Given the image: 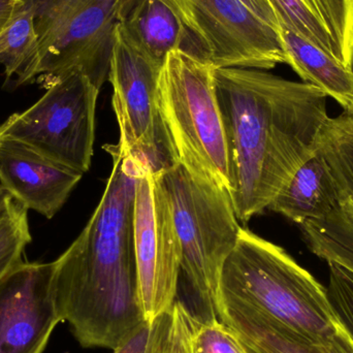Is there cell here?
<instances>
[{"label": "cell", "mask_w": 353, "mask_h": 353, "mask_svg": "<svg viewBox=\"0 0 353 353\" xmlns=\"http://www.w3.org/2000/svg\"><path fill=\"white\" fill-rule=\"evenodd\" d=\"M150 332V321H143L113 350L114 353H146Z\"/></svg>", "instance_id": "24"}, {"label": "cell", "mask_w": 353, "mask_h": 353, "mask_svg": "<svg viewBox=\"0 0 353 353\" xmlns=\"http://www.w3.org/2000/svg\"><path fill=\"white\" fill-rule=\"evenodd\" d=\"M113 169L80 236L55 263L54 292L62 321L86 348L115 350L145 321L134 242L137 178L145 167L107 147Z\"/></svg>", "instance_id": "2"}, {"label": "cell", "mask_w": 353, "mask_h": 353, "mask_svg": "<svg viewBox=\"0 0 353 353\" xmlns=\"http://www.w3.org/2000/svg\"><path fill=\"white\" fill-rule=\"evenodd\" d=\"M215 88L228 141L232 205L239 221L268 210L317 149L327 97L313 85L267 70L221 68Z\"/></svg>", "instance_id": "1"}, {"label": "cell", "mask_w": 353, "mask_h": 353, "mask_svg": "<svg viewBox=\"0 0 353 353\" xmlns=\"http://www.w3.org/2000/svg\"><path fill=\"white\" fill-rule=\"evenodd\" d=\"M188 37L187 54L214 68L269 70L286 64L280 30L239 0H163Z\"/></svg>", "instance_id": "8"}, {"label": "cell", "mask_w": 353, "mask_h": 353, "mask_svg": "<svg viewBox=\"0 0 353 353\" xmlns=\"http://www.w3.org/2000/svg\"><path fill=\"white\" fill-rule=\"evenodd\" d=\"M28 210L18 201L0 217V279L22 263L23 253L31 242Z\"/></svg>", "instance_id": "21"}, {"label": "cell", "mask_w": 353, "mask_h": 353, "mask_svg": "<svg viewBox=\"0 0 353 353\" xmlns=\"http://www.w3.org/2000/svg\"><path fill=\"white\" fill-rule=\"evenodd\" d=\"M215 70L180 50L171 52L159 74V108L176 163L230 194V154Z\"/></svg>", "instance_id": "5"}, {"label": "cell", "mask_w": 353, "mask_h": 353, "mask_svg": "<svg viewBox=\"0 0 353 353\" xmlns=\"http://www.w3.org/2000/svg\"><path fill=\"white\" fill-rule=\"evenodd\" d=\"M217 313L249 353H353V339L345 329L330 339L311 340L223 296H219Z\"/></svg>", "instance_id": "13"}, {"label": "cell", "mask_w": 353, "mask_h": 353, "mask_svg": "<svg viewBox=\"0 0 353 353\" xmlns=\"http://www.w3.org/2000/svg\"><path fill=\"white\" fill-rule=\"evenodd\" d=\"M317 147L329 163L339 199L353 196V116L343 112L329 118L317 139Z\"/></svg>", "instance_id": "19"}, {"label": "cell", "mask_w": 353, "mask_h": 353, "mask_svg": "<svg viewBox=\"0 0 353 353\" xmlns=\"http://www.w3.org/2000/svg\"><path fill=\"white\" fill-rule=\"evenodd\" d=\"M22 0H0V34L14 18Z\"/></svg>", "instance_id": "27"}, {"label": "cell", "mask_w": 353, "mask_h": 353, "mask_svg": "<svg viewBox=\"0 0 353 353\" xmlns=\"http://www.w3.org/2000/svg\"><path fill=\"white\" fill-rule=\"evenodd\" d=\"M134 242L139 301L145 321L152 323L175 304L182 251L159 173L148 168L137 178Z\"/></svg>", "instance_id": "10"}, {"label": "cell", "mask_w": 353, "mask_h": 353, "mask_svg": "<svg viewBox=\"0 0 353 353\" xmlns=\"http://www.w3.org/2000/svg\"><path fill=\"white\" fill-rule=\"evenodd\" d=\"M119 24L137 49L161 68L171 52L188 51L184 27L163 0H128Z\"/></svg>", "instance_id": "16"}, {"label": "cell", "mask_w": 353, "mask_h": 353, "mask_svg": "<svg viewBox=\"0 0 353 353\" xmlns=\"http://www.w3.org/2000/svg\"><path fill=\"white\" fill-rule=\"evenodd\" d=\"M197 321L196 314L176 301L169 311L151 323L146 353H193Z\"/></svg>", "instance_id": "20"}, {"label": "cell", "mask_w": 353, "mask_h": 353, "mask_svg": "<svg viewBox=\"0 0 353 353\" xmlns=\"http://www.w3.org/2000/svg\"><path fill=\"white\" fill-rule=\"evenodd\" d=\"M193 353H249L236 334L219 319L197 321Z\"/></svg>", "instance_id": "22"}, {"label": "cell", "mask_w": 353, "mask_h": 353, "mask_svg": "<svg viewBox=\"0 0 353 353\" xmlns=\"http://www.w3.org/2000/svg\"><path fill=\"white\" fill-rule=\"evenodd\" d=\"M101 89L82 72H72L46 88L28 109L0 125V139L17 141L84 175L95 141V110Z\"/></svg>", "instance_id": "7"}, {"label": "cell", "mask_w": 353, "mask_h": 353, "mask_svg": "<svg viewBox=\"0 0 353 353\" xmlns=\"http://www.w3.org/2000/svg\"><path fill=\"white\" fill-rule=\"evenodd\" d=\"M329 265L327 296L336 315L353 339V273L337 263Z\"/></svg>", "instance_id": "23"}, {"label": "cell", "mask_w": 353, "mask_h": 353, "mask_svg": "<svg viewBox=\"0 0 353 353\" xmlns=\"http://www.w3.org/2000/svg\"><path fill=\"white\" fill-rule=\"evenodd\" d=\"M82 176L22 143L0 139V185L23 207L48 219L61 210Z\"/></svg>", "instance_id": "12"}, {"label": "cell", "mask_w": 353, "mask_h": 353, "mask_svg": "<svg viewBox=\"0 0 353 353\" xmlns=\"http://www.w3.org/2000/svg\"><path fill=\"white\" fill-rule=\"evenodd\" d=\"M353 116V115H352Z\"/></svg>", "instance_id": "29"}, {"label": "cell", "mask_w": 353, "mask_h": 353, "mask_svg": "<svg viewBox=\"0 0 353 353\" xmlns=\"http://www.w3.org/2000/svg\"><path fill=\"white\" fill-rule=\"evenodd\" d=\"M286 64L290 66L303 82L323 91L335 99L344 113L353 115V70L338 61L311 41L285 27L280 29Z\"/></svg>", "instance_id": "17"}, {"label": "cell", "mask_w": 353, "mask_h": 353, "mask_svg": "<svg viewBox=\"0 0 353 353\" xmlns=\"http://www.w3.org/2000/svg\"><path fill=\"white\" fill-rule=\"evenodd\" d=\"M329 215L353 236V196L340 199L339 203Z\"/></svg>", "instance_id": "26"}, {"label": "cell", "mask_w": 353, "mask_h": 353, "mask_svg": "<svg viewBox=\"0 0 353 353\" xmlns=\"http://www.w3.org/2000/svg\"><path fill=\"white\" fill-rule=\"evenodd\" d=\"M161 70L137 49L118 23L108 76L120 130L117 147L154 173L176 163L159 108Z\"/></svg>", "instance_id": "9"}, {"label": "cell", "mask_w": 353, "mask_h": 353, "mask_svg": "<svg viewBox=\"0 0 353 353\" xmlns=\"http://www.w3.org/2000/svg\"><path fill=\"white\" fill-rule=\"evenodd\" d=\"M159 176L180 241L181 273L201 309L199 317L219 319L220 275L242 230L232 197L225 189L191 175L180 163Z\"/></svg>", "instance_id": "4"}, {"label": "cell", "mask_w": 353, "mask_h": 353, "mask_svg": "<svg viewBox=\"0 0 353 353\" xmlns=\"http://www.w3.org/2000/svg\"><path fill=\"white\" fill-rule=\"evenodd\" d=\"M128 0H39L35 14L41 62L37 80L47 88L82 72L97 88L108 80L114 31Z\"/></svg>", "instance_id": "6"}, {"label": "cell", "mask_w": 353, "mask_h": 353, "mask_svg": "<svg viewBox=\"0 0 353 353\" xmlns=\"http://www.w3.org/2000/svg\"><path fill=\"white\" fill-rule=\"evenodd\" d=\"M280 26L353 70V0H270Z\"/></svg>", "instance_id": "14"}, {"label": "cell", "mask_w": 353, "mask_h": 353, "mask_svg": "<svg viewBox=\"0 0 353 353\" xmlns=\"http://www.w3.org/2000/svg\"><path fill=\"white\" fill-rule=\"evenodd\" d=\"M219 296L254 309L311 340L344 329L327 288L281 246L242 228L220 275Z\"/></svg>", "instance_id": "3"}, {"label": "cell", "mask_w": 353, "mask_h": 353, "mask_svg": "<svg viewBox=\"0 0 353 353\" xmlns=\"http://www.w3.org/2000/svg\"><path fill=\"white\" fill-rule=\"evenodd\" d=\"M39 0H22L14 18L0 34V64L8 79L16 77L20 85L35 83L39 62L35 14Z\"/></svg>", "instance_id": "18"}, {"label": "cell", "mask_w": 353, "mask_h": 353, "mask_svg": "<svg viewBox=\"0 0 353 353\" xmlns=\"http://www.w3.org/2000/svg\"><path fill=\"white\" fill-rule=\"evenodd\" d=\"M244 4L252 14L261 19L265 24L280 30V21L273 4L270 0H239Z\"/></svg>", "instance_id": "25"}, {"label": "cell", "mask_w": 353, "mask_h": 353, "mask_svg": "<svg viewBox=\"0 0 353 353\" xmlns=\"http://www.w3.org/2000/svg\"><path fill=\"white\" fill-rule=\"evenodd\" d=\"M339 203V192L329 163L317 147L268 210L280 214L299 225L310 220L323 219Z\"/></svg>", "instance_id": "15"}, {"label": "cell", "mask_w": 353, "mask_h": 353, "mask_svg": "<svg viewBox=\"0 0 353 353\" xmlns=\"http://www.w3.org/2000/svg\"><path fill=\"white\" fill-rule=\"evenodd\" d=\"M55 263H22L0 279V353H43L62 323Z\"/></svg>", "instance_id": "11"}, {"label": "cell", "mask_w": 353, "mask_h": 353, "mask_svg": "<svg viewBox=\"0 0 353 353\" xmlns=\"http://www.w3.org/2000/svg\"><path fill=\"white\" fill-rule=\"evenodd\" d=\"M14 201V199H12V195L0 185V217L4 215L6 212L10 209Z\"/></svg>", "instance_id": "28"}]
</instances>
